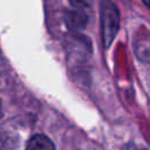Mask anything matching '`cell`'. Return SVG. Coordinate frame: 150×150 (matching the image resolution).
I'll return each instance as SVG.
<instances>
[{
  "label": "cell",
  "instance_id": "6da1fadb",
  "mask_svg": "<svg viewBox=\"0 0 150 150\" xmlns=\"http://www.w3.org/2000/svg\"><path fill=\"white\" fill-rule=\"evenodd\" d=\"M101 28L103 45L108 48L120 28V12L116 5L111 1L101 2Z\"/></svg>",
  "mask_w": 150,
  "mask_h": 150
},
{
  "label": "cell",
  "instance_id": "7a4b0ae2",
  "mask_svg": "<svg viewBox=\"0 0 150 150\" xmlns=\"http://www.w3.org/2000/svg\"><path fill=\"white\" fill-rule=\"evenodd\" d=\"M135 54L138 60L145 63H150V33L144 32L141 35L138 34L135 39L134 45Z\"/></svg>",
  "mask_w": 150,
  "mask_h": 150
},
{
  "label": "cell",
  "instance_id": "3957f363",
  "mask_svg": "<svg viewBox=\"0 0 150 150\" xmlns=\"http://www.w3.org/2000/svg\"><path fill=\"white\" fill-rule=\"evenodd\" d=\"M27 150H55V146L47 136L35 135L28 141Z\"/></svg>",
  "mask_w": 150,
  "mask_h": 150
},
{
  "label": "cell",
  "instance_id": "277c9868",
  "mask_svg": "<svg viewBox=\"0 0 150 150\" xmlns=\"http://www.w3.org/2000/svg\"><path fill=\"white\" fill-rule=\"evenodd\" d=\"M87 15L82 11H74L68 15V23L74 29H82L87 25Z\"/></svg>",
  "mask_w": 150,
  "mask_h": 150
},
{
  "label": "cell",
  "instance_id": "5b68a950",
  "mask_svg": "<svg viewBox=\"0 0 150 150\" xmlns=\"http://www.w3.org/2000/svg\"><path fill=\"white\" fill-rule=\"evenodd\" d=\"M124 150H146V149L138 148V146H136V145H134V144H129V145H127V146H125V149H124Z\"/></svg>",
  "mask_w": 150,
  "mask_h": 150
},
{
  "label": "cell",
  "instance_id": "8992f818",
  "mask_svg": "<svg viewBox=\"0 0 150 150\" xmlns=\"http://www.w3.org/2000/svg\"><path fill=\"white\" fill-rule=\"evenodd\" d=\"M144 4H145V5H146L149 8H150V1H144Z\"/></svg>",
  "mask_w": 150,
  "mask_h": 150
},
{
  "label": "cell",
  "instance_id": "52a82bcc",
  "mask_svg": "<svg viewBox=\"0 0 150 150\" xmlns=\"http://www.w3.org/2000/svg\"><path fill=\"white\" fill-rule=\"evenodd\" d=\"M1 115L2 114H1V103H0V117H1Z\"/></svg>",
  "mask_w": 150,
  "mask_h": 150
}]
</instances>
